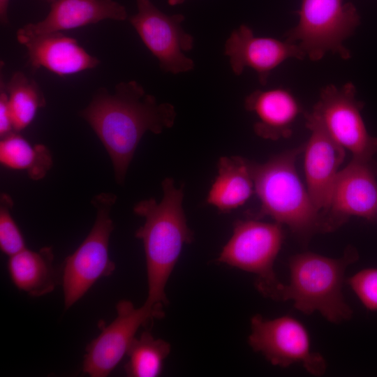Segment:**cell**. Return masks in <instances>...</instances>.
<instances>
[{
    "mask_svg": "<svg viewBox=\"0 0 377 377\" xmlns=\"http://www.w3.org/2000/svg\"><path fill=\"white\" fill-rule=\"evenodd\" d=\"M186 1V0H168V3L170 6H174L182 4Z\"/></svg>",
    "mask_w": 377,
    "mask_h": 377,
    "instance_id": "27",
    "label": "cell"
},
{
    "mask_svg": "<svg viewBox=\"0 0 377 377\" xmlns=\"http://www.w3.org/2000/svg\"><path fill=\"white\" fill-rule=\"evenodd\" d=\"M17 39L27 48L29 63L34 70L44 68L59 76H66L93 69L100 64L76 39L61 32L17 35Z\"/></svg>",
    "mask_w": 377,
    "mask_h": 377,
    "instance_id": "16",
    "label": "cell"
},
{
    "mask_svg": "<svg viewBox=\"0 0 377 377\" xmlns=\"http://www.w3.org/2000/svg\"><path fill=\"white\" fill-rule=\"evenodd\" d=\"M359 258L348 246L341 257L333 258L303 252L289 260V282L281 283L273 300L292 301L300 311L320 313L326 320L339 323L351 318L353 311L342 293L346 268Z\"/></svg>",
    "mask_w": 377,
    "mask_h": 377,
    "instance_id": "4",
    "label": "cell"
},
{
    "mask_svg": "<svg viewBox=\"0 0 377 377\" xmlns=\"http://www.w3.org/2000/svg\"><path fill=\"white\" fill-rule=\"evenodd\" d=\"M116 309V318L103 325L100 334L86 347L82 371L91 377L109 376L126 355L138 329L164 316L145 304L137 308L126 300L119 301Z\"/></svg>",
    "mask_w": 377,
    "mask_h": 377,
    "instance_id": "11",
    "label": "cell"
},
{
    "mask_svg": "<svg viewBox=\"0 0 377 377\" xmlns=\"http://www.w3.org/2000/svg\"><path fill=\"white\" fill-rule=\"evenodd\" d=\"M0 163L10 169L25 170L31 179L39 180L51 169L52 157L44 145H32L13 132L1 138Z\"/></svg>",
    "mask_w": 377,
    "mask_h": 377,
    "instance_id": "20",
    "label": "cell"
},
{
    "mask_svg": "<svg viewBox=\"0 0 377 377\" xmlns=\"http://www.w3.org/2000/svg\"><path fill=\"white\" fill-rule=\"evenodd\" d=\"M41 21L20 28L17 35L31 36L61 32L105 20L124 21L126 8L114 0H54Z\"/></svg>",
    "mask_w": 377,
    "mask_h": 377,
    "instance_id": "15",
    "label": "cell"
},
{
    "mask_svg": "<svg viewBox=\"0 0 377 377\" xmlns=\"http://www.w3.org/2000/svg\"><path fill=\"white\" fill-rule=\"evenodd\" d=\"M15 132L10 109L8 105L7 92L5 87V82H0V137L1 138Z\"/></svg>",
    "mask_w": 377,
    "mask_h": 377,
    "instance_id": "25",
    "label": "cell"
},
{
    "mask_svg": "<svg viewBox=\"0 0 377 377\" xmlns=\"http://www.w3.org/2000/svg\"><path fill=\"white\" fill-rule=\"evenodd\" d=\"M117 196L111 193L96 195L91 203L96 209L95 222L78 248L67 256L61 269L65 309L71 308L101 277L115 269L109 255V242L114 225L110 216Z\"/></svg>",
    "mask_w": 377,
    "mask_h": 377,
    "instance_id": "6",
    "label": "cell"
},
{
    "mask_svg": "<svg viewBox=\"0 0 377 377\" xmlns=\"http://www.w3.org/2000/svg\"><path fill=\"white\" fill-rule=\"evenodd\" d=\"M80 115L95 132L112 161L114 179L124 184L137 147L147 131L160 134L171 128L177 112L158 103L136 81L117 84L113 93L101 87Z\"/></svg>",
    "mask_w": 377,
    "mask_h": 377,
    "instance_id": "1",
    "label": "cell"
},
{
    "mask_svg": "<svg viewBox=\"0 0 377 377\" xmlns=\"http://www.w3.org/2000/svg\"><path fill=\"white\" fill-rule=\"evenodd\" d=\"M251 163L239 156L221 157L207 202L221 213L230 212L244 205L255 192Z\"/></svg>",
    "mask_w": 377,
    "mask_h": 377,
    "instance_id": "18",
    "label": "cell"
},
{
    "mask_svg": "<svg viewBox=\"0 0 377 377\" xmlns=\"http://www.w3.org/2000/svg\"><path fill=\"white\" fill-rule=\"evenodd\" d=\"M244 108L256 117L255 133L271 140L289 138L302 112L297 98L290 89L283 87L252 91L244 99Z\"/></svg>",
    "mask_w": 377,
    "mask_h": 377,
    "instance_id": "17",
    "label": "cell"
},
{
    "mask_svg": "<svg viewBox=\"0 0 377 377\" xmlns=\"http://www.w3.org/2000/svg\"><path fill=\"white\" fill-rule=\"evenodd\" d=\"M304 145L272 156L263 163L251 161L255 192L260 203L256 219L265 216L288 226L302 240L323 232L322 213L314 205L296 168Z\"/></svg>",
    "mask_w": 377,
    "mask_h": 377,
    "instance_id": "3",
    "label": "cell"
},
{
    "mask_svg": "<svg viewBox=\"0 0 377 377\" xmlns=\"http://www.w3.org/2000/svg\"><path fill=\"white\" fill-rule=\"evenodd\" d=\"M299 20L286 34V40L297 44L311 61L327 52L342 59L350 57L343 43L355 31L360 17L355 6L343 0H302L297 11Z\"/></svg>",
    "mask_w": 377,
    "mask_h": 377,
    "instance_id": "5",
    "label": "cell"
},
{
    "mask_svg": "<svg viewBox=\"0 0 377 377\" xmlns=\"http://www.w3.org/2000/svg\"><path fill=\"white\" fill-rule=\"evenodd\" d=\"M170 353L168 341L156 339L145 331L139 337H135L128 350L126 374L129 377H156L161 374Z\"/></svg>",
    "mask_w": 377,
    "mask_h": 377,
    "instance_id": "22",
    "label": "cell"
},
{
    "mask_svg": "<svg viewBox=\"0 0 377 377\" xmlns=\"http://www.w3.org/2000/svg\"><path fill=\"white\" fill-rule=\"evenodd\" d=\"M346 282L367 310L377 311V267L361 269Z\"/></svg>",
    "mask_w": 377,
    "mask_h": 377,
    "instance_id": "24",
    "label": "cell"
},
{
    "mask_svg": "<svg viewBox=\"0 0 377 377\" xmlns=\"http://www.w3.org/2000/svg\"><path fill=\"white\" fill-rule=\"evenodd\" d=\"M161 186L163 195L159 202L152 198L142 200L133 212L145 220L135 233L145 253L148 293L145 304L164 313L168 302L167 283L184 246L193 240V232L183 208L184 185L177 188L174 179L167 177Z\"/></svg>",
    "mask_w": 377,
    "mask_h": 377,
    "instance_id": "2",
    "label": "cell"
},
{
    "mask_svg": "<svg viewBox=\"0 0 377 377\" xmlns=\"http://www.w3.org/2000/svg\"><path fill=\"white\" fill-rule=\"evenodd\" d=\"M47 1H49L52 2V1H54V0H47Z\"/></svg>",
    "mask_w": 377,
    "mask_h": 377,
    "instance_id": "29",
    "label": "cell"
},
{
    "mask_svg": "<svg viewBox=\"0 0 377 377\" xmlns=\"http://www.w3.org/2000/svg\"><path fill=\"white\" fill-rule=\"evenodd\" d=\"M283 239L282 225L275 221L268 223L254 217L237 220L217 262L256 274L257 289L272 299L282 283L274 264Z\"/></svg>",
    "mask_w": 377,
    "mask_h": 377,
    "instance_id": "7",
    "label": "cell"
},
{
    "mask_svg": "<svg viewBox=\"0 0 377 377\" xmlns=\"http://www.w3.org/2000/svg\"><path fill=\"white\" fill-rule=\"evenodd\" d=\"M373 161L353 158L339 170L330 203L323 214V232L334 231L353 216L377 221V178Z\"/></svg>",
    "mask_w": 377,
    "mask_h": 377,
    "instance_id": "12",
    "label": "cell"
},
{
    "mask_svg": "<svg viewBox=\"0 0 377 377\" xmlns=\"http://www.w3.org/2000/svg\"><path fill=\"white\" fill-rule=\"evenodd\" d=\"M136 3L138 11L129 18L130 23L160 68L174 75L192 71L194 61L184 53L193 48L194 38L182 26L184 16L167 15L151 0H137Z\"/></svg>",
    "mask_w": 377,
    "mask_h": 377,
    "instance_id": "10",
    "label": "cell"
},
{
    "mask_svg": "<svg viewBox=\"0 0 377 377\" xmlns=\"http://www.w3.org/2000/svg\"><path fill=\"white\" fill-rule=\"evenodd\" d=\"M7 268L13 284L31 297L45 295L61 283V272L54 267V253L50 246L38 251L24 249L9 257Z\"/></svg>",
    "mask_w": 377,
    "mask_h": 377,
    "instance_id": "19",
    "label": "cell"
},
{
    "mask_svg": "<svg viewBox=\"0 0 377 377\" xmlns=\"http://www.w3.org/2000/svg\"><path fill=\"white\" fill-rule=\"evenodd\" d=\"M248 341L273 365L286 368L300 364L314 376L323 375L327 369L324 357L311 349L306 328L291 316L269 319L255 315Z\"/></svg>",
    "mask_w": 377,
    "mask_h": 377,
    "instance_id": "8",
    "label": "cell"
},
{
    "mask_svg": "<svg viewBox=\"0 0 377 377\" xmlns=\"http://www.w3.org/2000/svg\"><path fill=\"white\" fill-rule=\"evenodd\" d=\"M373 166L374 169V172L377 178V161H373Z\"/></svg>",
    "mask_w": 377,
    "mask_h": 377,
    "instance_id": "28",
    "label": "cell"
},
{
    "mask_svg": "<svg viewBox=\"0 0 377 377\" xmlns=\"http://www.w3.org/2000/svg\"><path fill=\"white\" fill-rule=\"evenodd\" d=\"M224 54L228 57L232 71L240 75L246 68L255 71L262 85L267 83L272 71L289 59H302L306 56L295 43L286 39L254 35L253 29L242 24L227 39Z\"/></svg>",
    "mask_w": 377,
    "mask_h": 377,
    "instance_id": "13",
    "label": "cell"
},
{
    "mask_svg": "<svg viewBox=\"0 0 377 377\" xmlns=\"http://www.w3.org/2000/svg\"><path fill=\"white\" fill-rule=\"evenodd\" d=\"M5 87L14 130L19 133L33 121L38 110L45 106V98L37 82L22 71H15L5 82Z\"/></svg>",
    "mask_w": 377,
    "mask_h": 377,
    "instance_id": "21",
    "label": "cell"
},
{
    "mask_svg": "<svg viewBox=\"0 0 377 377\" xmlns=\"http://www.w3.org/2000/svg\"><path fill=\"white\" fill-rule=\"evenodd\" d=\"M13 202L10 196L1 193L0 198V249L10 257L26 249L24 237L11 214Z\"/></svg>",
    "mask_w": 377,
    "mask_h": 377,
    "instance_id": "23",
    "label": "cell"
},
{
    "mask_svg": "<svg viewBox=\"0 0 377 377\" xmlns=\"http://www.w3.org/2000/svg\"><path fill=\"white\" fill-rule=\"evenodd\" d=\"M363 107L356 98L353 83L340 87L329 84L321 89L311 113L353 158L371 161L377 153V137L371 135L366 128L361 114Z\"/></svg>",
    "mask_w": 377,
    "mask_h": 377,
    "instance_id": "9",
    "label": "cell"
},
{
    "mask_svg": "<svg viewBox=\"0 0 377 377\" xmlns=\"http://www.w3.org/2000/svg\"><path fill=\"white\" fill-rule=\"evenodd\" d=\"M10 0H0V20L1 24H8V10Z\"/></svg>",
    "mask_w": 377,
    "mask_h": 377,
    "instance_id": "26",
    "label": "cell"
},
{
    "mask_svg": "<svg viewBox=\"0 0 377 377\" xmlns=\"http://www.w3.org/2000/svg\"><path fill=\"white\" fill-rule=\"evenodd\" d=\"M310 135L304 145V170L306 188L316 207L322 213L330 203L345 149L337 143L310 113H305Z\"/></svg>",
    "mask_w": 377,
    "mask_h": 377,
    "instance_id": "14",
    "label": "cell"
}]
</instances>
